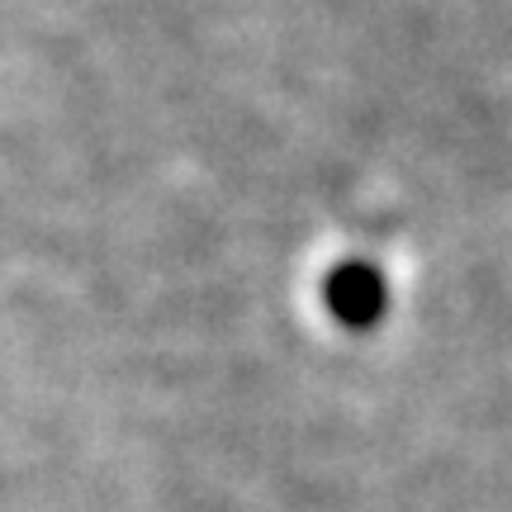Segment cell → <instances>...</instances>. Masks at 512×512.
<instances>
[{"label":"cell","mask_w":512,"mask_h":512,"mask_svg":"<svg viewBox=\"0 0 512 512\" xmlns=\"http://www.w3.org/2000/svg\"><path fill=\"white\" fill-rule=\"evenodd\" d=\"M323 304L342 332H375L389 313V275L375 261H337L323 280Z\"/></svg>","instance_id":"cell-1"}]
</instances>
